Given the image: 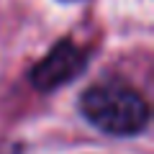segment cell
Segmentation results:
<instances>
[{
    "mask_svg": "<svg viewBox=\"0 0 154 154\" xmlns=\"http://www.w3.org/2000/svg\"><path fill=\"white\" fill-rule=\"evenodd\" d=\"M80 108L95 128L113 136L141 134L149 123L146 100L139 95V90L118 80H105L88 88L80 100Z\"/></svg>",
    "mask_w": 154,
    "mask_h": 154,
    "instance_id": "6da1fadb",
    "label": "cell"
},
{
    "mask_svg": "<svg viewBox=\"0 0 154 154\" xmlns=\"http://www.w3.org/2000/svg\"><path fill=\"white\" fill-rule=\"evenodd\" d=\"M85 62H88V51L82 46H77L75 41H59L31 69L28 80L33 82V88L46 93V90H54L59 85L69 82L72 77H77L85 69Z\"/></svg>",
    "mask_w": 154,
    "mask_h": 154,
    "instance_id": "7a4b0ae2",
    "label": "cell"
}]
</instances>
